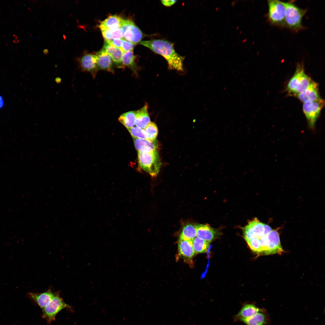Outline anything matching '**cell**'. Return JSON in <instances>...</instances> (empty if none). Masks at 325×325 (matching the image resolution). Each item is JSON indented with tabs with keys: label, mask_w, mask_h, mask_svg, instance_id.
Wrapping results in <instances>:
<instances>
[{
	"label": "cell",
	"mask_w": 325,
	"mask_h": 325,
	"mask_svg": "<svg viewBox=\"0 0 325 325\" xmlns=\"http://www.w3.org/2000/svg\"><path fill=\"white\" fill-rule=\"evenodd\" d=\"M252 231L251 239L256 238L259 242V254H281L284 252L279 233L276 230L273 229L268 224L262 223L255 227Z\"/></svg>",
	"instance_id": "obj_1"
},
{
	"label": "cell",
	"mask_w": 325,
	"mask_h": 325,
	"mask_svg": "<svg viewBox=\"0 0 325 325\" xmlns=\"http://www.w3.org/2000/svg\"><path fill=\"white\" fill-rule=\"evenodd\" d=\"M162 56L166 60L169 67L178 71L183 70L184 57L175 51L172 43L163 39H152L141 41L139 43Z\"/></svg>",
	"instance_id": "obj_2"
},
{
	"label": "cell",
	"mask_w": 325,
	"mask_h": 325,
	"mask_svg": "<svg viewBox=\"0 0 325 325\" xmlns=\"http://www.w3.org/2000/svg\"><path fill=\"white\" fill-rule=\"evenodd\" d=\"M283 4L286 9L284 26L295 32L304 29L302 20L307 10L298 7L292 1Z\"/></svg>",
	"instance_id": "obj_3"
},
{
	"label": "cell",
	"mask_w": 325,
	"mask_h": 325,
	"mask_svg": "<svg viewBox=\"0 0 325 325\" xmlns=\"http://www.w3.org/2000/svg\"><path fill=\"white\" fill-rule=\"evenodd\" d=\"M312 81L305 73L303 65L299 64L294 74L288 82L287 90L289 93L297 95L305 91Z\"/></svg>",
	"instance_id": "obj_4"
},
{
	"label": "cell",
	"mask_w": 325,
	"mask_h": 325,
	"mask_svg": "<svg viewBox=\"0 0 325 325\" xmlns=\"http://www.w3.org/2000/svg\"><path fill=\"white\" fill-rule=\"evenodd\" d=\"M138 160L140 166L152 177L158 174L161 162L157 151L149 152H138Z\"/></svg>",
	"instance_id": "obj_5"
},
{
	"label": "cell",
	"mask_w": 325,
	"mask_h": 325,
	"mask_svg": "<svg viewBox=\"0 0 325 325\" xmlns=\"http://www.w3.org/2000/svg\"><path fill=\"white\" fill-rule=\"evenodd\" d=\"M72 311L71 306L66 304L60 296L58 292L55 293L50 301L42 310V317L48 323L56 319L57 315L64 308Z\"/></svg>",
	"instance_id": "obj_6"
},
{
	"label": "cell",
	"mask_w": 325,
	"mask_h": 325,
	"mask_svg": "<svg viewBox=\"0 0 325 325\" xmlns=\"http://www.w3.org/2000/svg\"><path fill=\"white\" fill-rule=\"evenodd\" d=\"M267 18L271 25L280 27H284L286 9L283 2L277 0L268 1Z\"/></svg>",
	"instance_id": "obj_7"
},
{
	"label": "cell",
	"mask_w": 325,
	"mask_h": 325,
	"mask_svg": "<svg viewBox=\"0 0 325 325\" xmlns=\"http://www.w3.org/2000/svg\"><path fill=\"white\" fill-rule=\"evenodd\" d=\"M324 105V101L321 98L313 102L303 103V111L311 129L315 128L316 121Z\"/></svg>",
	"instance_id": "obj_8"
},
{
	"label": "cell",
	"mask_w": 325,
	"mask_h": 325,
	"mask_svg": "<svg viewBox=\"0 0 325 325\" xmlns=\"http://www.w3.org/2000/svg\"><path fill=\"white\" fill-rule=\"evenodd\" d=\"M121 28L123 32V39L135 45L141 41L143 33L132 21L125 19Z\"/></svg>",
	"instance_id": "obj_9"
},
{
	"label": "cell",
	"mask_w": 325,
	"mask_h": 325,
	"mask_svg": "<svg viewBox=\"0 0 325 325\" xmlns=\"http://www.w3.org/2000/svg\"><path fill=\"white\" fill-rule=\"evenodd\" d=\"M78 67L82 72L90 73L93 78L99 70L96 55L85 53L76 59Z\"/></svg>",
	"instance_id": "obj_10"
},
{
	"label": "cell",
	"mask_w": 325,
	"mask_h": 325,
	"mask_svg": "<svg viewBox=\"0 0 325 325\" xmlns=\"http://www.w3.org/2000/svg\"><path fill=\"white\" fill-rule=\"evenodd\" d=\"M318 88V84L312 81L305 91L297 95L296 96L303 103L316 101L320 98Z\"/></svg>",
	"instance_id": "obj_11"
},
{
	"label": "cell",
	"mask_w": 325,
	"mask_h": 325,
	"mask_svg": "<svg viewBox=\"0 0 325 325\" xmlns=\"http://www.w3.org/2000/svg\"><path fill=\"white\" fill-rule=\"evenodd\" d=\"M55 293L49 290L41 293L29 292L27 293V296L42 310L54 296Z\"/></svg>",
	"instance_id": "obj_12"
},
{
	"label": "cell",
	"mask_w": 325,
	"mask_h": 325,
	"mask_svg": "<svg viewBox=\"0 0 325 325\" xmlns=\"http://www.w3.org/2000/svg\"><path fill=\"white\" fill-rule=\"evenodd\" d=\"M193 240L179 238L178 243L179 255L185 259L191 260L195 252L193 246Z\"/></svg>",
	"instance_id": "obj_13"
},
{
	"label": "cell",
	"mask_w": 325,
	"mask_h": 325,
	"mask_svg": "<svg viewBox=\"0 0 325 325\" xmlns=\"http://www.w3.org/2000/svg\"><path fill=\"white\" fill-rule=\"evenodd\" d=\"M97 56L98 70L113 73V61L111 57L103 49L97 53Z\"/></svg>",
	"instance_id": "obj_14"
},
{
	"label": "cell",
	"mask_w": 325,
	"mask_h": 325,
	"mask_svg": "<svg viewBox=\"0 0 325 325\" xmlns=\"http://www.w3.org/2000/svg\"><path fill=\"white\" fill-rule=\"evenodd\" d=\"M136 149L138 152H149L157 150L158 144L156 139L151 141L147 139L133 138Z\"/></svg>",
	"instance_id": "obj_15"
},
{
	"label": "cell",
	"mask_w": 325,
	"mask_h": 325,
	"mask_svg": "<svg viewBox=\"0 0 325 325\" xmlns=\"http://www.w3.org/2000/svg\"><path fill=\"white\" fill-rule=\"evenodd\" d=\"M124 20L116 15H110L101 22L99 27L101 31L117 29L121 27Z\"/></svg>",
	"instance_id": "obj_16"
},
{
	"label": "cell",
	"mask_w": 325,
	"mask_h": 325,
	"mask_svg": "<svg viewBox=\"0 0 325 325\" xmlns=\"http://www.w3.org/2000/svg\"><path fill=\"white\" fill-rule=\"evenodd\" d=\"M261 310L253 304L246 303L242 306L238 312L234 316V320L241 321L243 319L253 316Z\"/></svg>",
	"instance_id": "obj_17"
},
{
	"label": "cell",
	"mask_w": 325,
	"mask_h": 325,
	"mask_svg": "<svg viewBox=\"0 0 325 325\" xmlns=\"http://www.w3.org/2000/svg\"><path fill=\"white\" fill-rule=\"evenodd\" d=\"M197 237L210 242L214 239L215 231L208 224H196Z\"/></svg>",
	"instance_id": "obj_18"
},
{
	"label": "cell",
	"mask_w": 325,
	"mask_h": 325,
	"mask_svg": "<svg viewBox=\"0 0 325 325\" xmlns=\"http://www.w3.org/2000/svg\"><path fill=\"white\" fill-rule=\"evenodd\" d=\"M148 108V104H146L142 108L136 111L135 125L136 127L144 128L150 122Z\"/></svg>",
	"instance_id": "obj_19"
},
{
	"label": "cell",
	"mask_w": 325,
	"mask_h": 325,
	"mask_svg": "<svg viewBox=\"0 0 325 325\" xmlns=\"http://www.w3.org/2000/svg\"><path fill=\"white\" fill-rule=\"evenodd\" d=\"M102 49L111 57L118 67H123L122 58L123 53L120 49L114 47L105 42Z\"/></svg>",
	"instance_id": "obj_20"
},
{
	"label": "cell",
	"mask_w": 325,
	"mask_h": 325,
	"mask_svg": "<svg viewBox=\"0 0 325 325\" xmlns=\"http://www.w3.org/2000/svg\"><path fill=\"white\" fill-rule=\"evenodd\" d=\"M266 315L261 310L253 316L243 319L241 321L246 325H265L267 323Z\"/></svg>",
	"instance_id": "obj_21"
},
{
	"label": "cell",
	"mask_w": 325,
	"mask_h": 325,
	"mask_svg": "<svg viewBox=\"0 0 325 325\" xmlns=\"http://www.w3.org/2000/svg\"><path fill=\"white\" fill-rule=\"evenodd\" d=\"M135 58L133 50L124 52L122 58V65L129 68L135 74L137 73L138 68L135 62Z\"/></svg>",
	"instance_id": "obj_22"
},
{
	"label": "cell",
	"mask_w": 325,
	"mask_h": 325,
	"mask_svg": "<svg viewBox=\"0 0 325 325\" xmlns=\"http://www.w3.org/2000/svg\"><path fill=\"white\" fill-rule=\"evenodd\" d=\"M136 111H129L121 114L118 120L127 129L134 127L135 125Z\"/></svg>",
	"instance_id": "obj_23"
},
{
	"label": "cell",
	"mask_w": 325,
	"mask_h": 325,
	"mask_svg": "<svg viewBox=\"0 0 325 325\" xmlns=\"http://www.w3.org/2000/svg\"><path fill=\"white\" fill-rule=\"evenodd\" d=\"M197 237L196 224H187L183 227L179 238L187 240H192Z\"/></svg>",
	"instance_id": "obj_24"
},
{
	"label": "cell",
	"mask_w": 325,
	"mask_h": 325,
	"mask_svg": "<svg viewBox=\"0 0 325 325\" xmlns=\"http://www.w3.org/2000/svg\"><path fill=\"white\" fill-rule=\"evenodd\" d=\"M209 242L196 237L193 240V246L195 253L206 252L209 248Z\"/></svg>",
	"instance_id": "obj_25"
},
{
	"label": "cell",
	"mask_w": 325,
	"mask_h": 325,
	"mask_svg": "<svg viewBox=\"0 0 325 325\" xmlns=\"http://www.w3.org/2000/svg\"><path fill=\"white\" fill-rule=\"evenodd\" d=\"M101 31L105 40L123 39V32L121 27L116 29H106Z\"/></svg>",
	"instance_id": "obj_26"
},
{
	"label": "cell",
	"mask_w": 325,
	"mask_h": 325,
	"mask_svg": "<svg viewBox=\"0 0 325 325\" xmlns=\"http://www.w3.org/2000/svg\"><path fill=\"white\" fill-rule=\"evenodd\" d=\"M144 130L147 139L151 141L156 139L158 134V129L155 123L150 122Z\"/></svg>",
	"instance_id": "obj_27"
},
{
	"label": "cell",
	"mask_w": 325,
	"mask_h": 325,
	"mask_svg": "<svg viewBox=\"0 0 325 325\" xmlns=\"http://www.w3.org/2000/svg\"><path fill=\"white\" fill-rule=\"evenodd\" d=\"M128 130L133 138L147 139L144 129L142 128L137 127H133Z\"/></svg>",
	"instance_id": "obj_28"
},
{
	"label": "cell",
	"mask_w": 325,
	"mask_h": 325,
	"mask_svg": "<svg viewBox=\"0 0 325 325\" xmlns=\"http://www.w3.org/2000/svg\"><path fill=\"white\" fill-rule=\"evenodd\" d=\"M135 44L123 39L120 49L123 53L130 50H133Z\"/></svg>",
	"instance_id": "obj_29"
},
{
	"label": "cell",
	"mask_w": 325,
	"mask_h": 325,
	"mask_svg": "<svg viewBox=\"0 0 325 325\" xmlns=\"http://www.w3.org/2000/svg\"><path fill=\"white\" fill-rule=\"evenodd\" d=\"M123 39H116L111 40H105V42L115 47L121 49Z\"/></svg>",
	"instance_id": "obj_30"
},
{
	"label": "cell",
	"mask_w": 325,
	"mask_h": 325,
	"mask_svg": "<svg viewBox=\"0 0 325 325\" xmlns=\"http://www.w3.org/2000/svg\"><path fill=\"white\" fill-rule=\"evenodd\" d=\"M177 2L176 0H162V4L166 7H170L174 4Z\"/></svg>",
	"instance_id": "obj_31"
},
{
	"label": "cell",
	"mask_w": 325,
	"mask_h": 325,
	"mask_svg": "<svg viewBox=\"0 0 325 325\" xmlns=\"http://www.w3.org/2000/svg\"><path fill=\"white\" fill-rule=\"evenodd\" d=\"M3 104V101L2 97L0 96V108L1 107Z\"/></svg>",
	"instance_id": "obj_32"
}]
</instances>
